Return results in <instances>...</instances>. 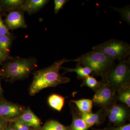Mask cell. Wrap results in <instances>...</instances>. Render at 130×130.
<instances>
[{
    "label": "cell",
    "mask_w": 130,
    "mask_h": 130,
    "mask_svg": "<svg viewBox=\"0 0 130 130\" xmlns=\"http://www.w3.org/2000/svg\"><path fill=\"white\" fill-rule=\"evenodd\" d=\"M77 64L89 68L93 76L104 78L113 68L115 60L100 51L93 50L82 55L74 59Z\"/></svg>",
    "instance_id": "2"
},
{
    "label": "cell",
    "mask_w": 130,
    "mask_h": 130,
    "mask_svg": "<svg viewBox=\"0 0 130 130\" xmlns=\"http://www.w3.org/2000/svg\"><path fill=\"white\" fill-rule=\"evenodd\" d=\"M76 65V67L75 68H67L61 67L60 69H63L64 70L63 74L68 73L75 72L77 74L78 78L83 79L92 73V70L89 68L83 67L78 64Z\"/></svg>",
    "instance_id": "12"
},
{
    "label": "cell",
    "mask_w": 130,
    "mask_h": 130,
    "mask_svg": "<svg viewBox=\"0 0 130 130\" xmlns=\"http://www.w3.org/2000/svg\"><path fill=\"white\" fill-rule=\"evenodd\" d=\"M113 95V89L103 81L97 88L93 98V102L99 106H106L111 102Z\"/></svg>",
    "instance_id": "7"
},
{
    "label": "cell",
    "mask_w": 130,
    "mask_h": 130,
    "mask_svg": "<svg viewBox=\"0 0 130 130\" xmlns=\"http://www.w3.org/2000/svg\"><path fill=\"white\" fill-rule=\"evenodd\" d=\"M9 123L16 130H30L31 129L27 125L17 119L12 120Z\"/></svg>",
    "instance_id": "22"
},
{
    "label": "cell",
    "mask_w": 130,
    "mask_h": 130,
    "mask_svg": "<svg viewBox=\"0 0 130 130\" xmlns=\"http://www.w3.org/2000/svg\"><path fill=\"white\" fill-rule=\"evenodd\" d=\"M115 130H130V124L120 126L119 128H116Z\"/></svg>",
    "instance_id": "28"
},
{
    "label": "cell",
    "mask_w": 130,
    "mask_h": 130,
    "mask_svg": "<svg viewBox=\"0 0 130 130\" xmlns=\"http://www.w3.org/2000/svg\"><path fill=\"white\" fill-rule=\"evenodd\" d=\"M119 99L121 102L130 106V91L129 90H125L120 93L119 95Z\"/></svg>",
    "instance_id": "23"
},
{
    "label": "cell",
    "mask_w": 130,
    "mask_h": 130,
    "mask_svg": "<svg viewBox=\"0 0 130 130\" xmlns=\"http://www.w3.org/2000/svg\"><path fill=\"white\" fill-rule=\"evenodd\" d=\"M71 102L74 103L80 111L83 113H90L93 107V101L89 99L73 100Z\"/></svg>",
    "instance_id": "16"
},
{
    "label": "cell",
    "mask_w": 130,
    "mask_h": 130,
    "mask_svg": "<svg viewBox=\"0 0 130 130\" xmlns=\"http://www.w3.org/2000/svg\"><path fill=\"white\" fill-rule=\"evenodd\" d=\"M1 76L0 72V100L2 99L3 98V92L2 87L1 83Z\"/></svg>",
    "instance_id": "29"
},
{
    "label": "cell",
    "mask_w": 130,
    "mask_h": 130,
    "mask_svg": "<svg viewBox=\"0 0 130 130\" xmlns=\"http://www.w3.org/2000/svg\"><path fill=\"white\" fill-rule=\"evenodd\" d=\"M48 103L52 108L60 112L64 106L65 98L60 95L53 94L48 97Z\"/></svg>",
    "instance_id": "13"
},
{
    "label": "cell",
    "mask_w": 130,
    "mask_h": 130,
    "mask_svg": "<svg viewBox=\"0 0 130 130\" xmlns=\"http://www.w3.org/2000/svg\"><path fill=\"white\" fill-rule=\"evenodd\" d=\"M129 61V58L120 60L103 78V81L113 89H120L127 87L130 83Z\"/></svg>",
    "instance_id": "4"
},
{
    "label": "cell",
    "mask_w": 130,
    "mask_h": 130,
    "mask_svg": "<svg viewBox=\"0 0 130 130\" xmlns=\"http://www.w3.org/2000/svg\"><path fill=\"white\" fill-rule=\"evenodd\" d=\"M88 129L83 119L74 117L71 124L68 129V130H89Z\"/></svg>",
    "instance_id": "18"
},
{
    "label": "cell",
    "mask_w": 130,
    "mask_h": 130,
    "mask_svg": "<svg viewBox=\"0 0 130 130\" xmlns=\"http://www.w3.org/2000/svg\"><path fill=\"white\" fill-rule=\"evenodd\" d=\"M7 26L3 21L1 16L0 15V35H5L12 39V36Z\"/></svg>",
    "instance_id": "24"
},
{
    "label": "cell",
    "mask_w": 130,
    "mask_h": 130,
    "mask_svg": "<svg viewBox=\"0 0 130 130\" xmlns=\"http://www.w3.org/2000/svg\"><path fill=\"white\" fill-rule=\"evenodd\" d=\"M71 61H74V59L63 58L55 61L48 67L35 71L33 73L32 83L29 88L30 95H35L47 88L69 83L71 81L70 78L61 76L59 70L64 63Z\"/></svg>",
    "instance_id": "1"
},
{
    "label": "cell",
    "mask_w": 130,
    "mask_h": 130,
    "mask_svg": "<svg viewBox=\"0 0 130 130\" xmlns=\"http://www.w3.org/2000/svg\"><path fill=\"white\" fill-rule=\"evenodd\" d=\"M81 118L86 123L88 128L93 125L100 123L102 120V114L98 112L93 113H82Z\"/></svg>",
    "instance_id": "14"
},
{
    "label": "cell",
    "mask_w": 130,
    "mask_h": 130,
    "mask_svg": "<svg viewBox=\"0 0 130 130\" xmlns=\"http://www.w3.org/2000/svg\"><path fill=\"white\" fill-rule=\"evenodd\" d=\"M42 130H68L62 124L55 120H51L47 122Z\"/></svg>",
    "instance_id": "20"
},
{
    "label": "cell",
    "mask_w": 130,
    "mask_h": 130,
    "mask_svg": "<svg viewBox=\"0 0 130 130\" xmlns=\"http://www.w3.org/2000/svg\"><path fill=\"white\" fill-rule=\"evenodd\" d=\"M92 50L100 51L114 60H123L129 56L130 45L116 39H111L94 46Z\"/></svg>",
    "instance_id": "5"
},
{
    "label": "cell",
    "mask_w": 130,
    "mask_h": 130,
    "mask_svg": "<svg viewBox=\"0 0 130 130\" xmlns=\"http://www.w3.org/2000/svg\"><path fill=\"white\" fill-rule=\"evenodd\" d=\"M9 121L0 118V130H6Z\"/></svg>",
    "instance_id": "26"
},
{
    "label": "cell",
    "mask_w": 130,
    "mask_h": 130,
    "mask_svg": "<svg viewBox=\"0 0 130 130\" xmlns=\"http://www.w3.org/2000/svg\"><path fill=\"white\" fill-rule=\"evenodd\" d=\"M68 1V0H55L54 1L55 13L57 14Z\"/></svg>",
    "instance_id": "25"
},
{
    "label": "cell",
    "mask_w": 130,
    "mask_h": 130,
    "mask_svg": "<svg viewBox=\"0 0 130 130\" xmlns=\"http://www.w3.org/2000/svg\"><path fill=\"white\" fill-rule=\"evenodd\" d=\"M11 40L7 36L0 35V49L8 56L12 45Z\"/></svg>",
    "instance_id": "17"
},
{
    "label": "cell",
    "mask_w": 130,
    "mask_h": 130,
    "mask_svg": "<svg viewBox=\"0 0 130 130\" xmlns=\"http://www.w3.org/2000/svg\"><path fill=\"white\" fill-rule=\"evenodd\" d=\"M37 66L35 57L12 59L3 68L1 75L10 83L23 80L29 76Z\"/></svg>",
    "instance_id": "3"
},
{
    "label": "cell",
    "mask_w": 130,
    "mask_h": 130,
    "mask_svg": "<svg viewBox=\"0 0 130 130\" xmlns=\"http://www.w3.org/2000/svg\"><path fill=\"white\" fill-rule=\"evenodd\" d=\"M108 115L110 122L114 124H118L124 121L127 112L123 107L114 106L109 109Z\"/></svg>",
    "instance_id": "10"
},
{
    "label": "cell",
    "mask_w": 130,
    "mask_h": 130,
    "mask_svg": "<svg viewBox=\"0 0 130 130\" xmlns=\"http://www.w3.org/2000/svg\"><path fill=\"white\" fill-rule=\"evenodd\" d=\"M31 128L41 129V120L31 111L30 108L25 109L21 115L17 118Z\"/></svg>",
    "instance_id": "9"
},
{
    "label": "cell",
    "mask_w": 130,
    "mask_h": 130,
    "mask_svg": "<svg viewBox=\"0 0 130 130\" xmlns=\"http://www.w3.org/2000/svg\"><path fill=\"white\" fill-rule=\"evenodd\" d=\"M48 0H27L25 1L23 8L24 11L29 14L36 13L48 3Z\"/></svg>",
    "instance_id": "11"
},
{
    "label": "cell",
    "mask_w": 130,
    "mask_h": 130,
    "mask_svg": "<svg viewBox=\"0 0 130 130\" xmlns=\"http://www.w3.org/2000/svg\"><path fill=\"white\" fill-rule=\"evenodd\" d=\"M8 55L0 49V63L4 62L6 60Z\"/></svg>",
    "instance_id": "27"
},
{
    "label": "cell",
    "mask_w": 130,
    "mask_h": 130,
    "mask_svg": "<svg viewBox=\"0 0 130 130\" xmlns=\"http://www.w3.org/2000/svg\"><path fill=\"white\" fill-rule=\"evenodd\" d=\"M6 130H16L13 128V127L11 125L10 123H9L7 127Z\"/></svg>",
    "instance_id": "30"
},
{
    "label": "cell",
    "mask_w": 130,
    "mask_h": 130,
    "mask_svg": "<svg viewBox=\"0 0 130 130\" xmlns=\"http://www.w3.org/2000/svg\"><path fill=\"white\" fill-rule=\"evenodd\" d=\"M83 79V85L88 86L93 89H97L101 84V83L98 81L94 77L90 75L86 77Z\"/></svg>",
    "instance_id": "21"
},
{
    "label": "cell",
    "mask_w": 130,
    "mask_h": 130,
    "mask_svg": "<svg viewBox=\"0 0 130 130\" xmlns=\"http://www.w3.org/2000/svg\"><path fill=\"white\" fill-rule=\"evenodd\" d=\"M26 109L24 107L18 104L0 100V118L9 122L19 117Z\"/></svg>",
    "instance_id": "6"
},
{
    "label": "cell",
    "mask_w": 130,
    "mask_h": 130,
    "mask_svg": "<svg viewBox=\"0 0 130 130\" xmlns=\"http://www.w3.org/2000/svg\"><path fill=\"white\" fill-rule=\"evenodd\" d=\"M25 1L24 0H4L1 1L2 6L7 11L22 9Z\"/></svg>",
    "instance_id": "15"
},
{
    "label": "cell",
    "mask_w": 130,
    "mask_h": 130,
    "mask_svg": "<svg viewBox=\"0 0 130 130\" xmlns=\"http://www.w3.org/2000/svg\"><path fill=\"white\" fill-rule=\"evenodd\" d=\"M114 11L118 12L120 14L121 19L127 23L129 25L130 24V5H127L121 8H118L113 7H111Z\"/></svg>",
    "instance_id": "19"
},
{
    "label": "cell",
    "mask_w": 130,
    "mask_h": 130,
    "mask_svg": "<svg viewBox=\"0 0 130 130\" xmlns=\"http://www.w3.org/2000/svg\"><path fill=\"white\" fill-rule=\"evenodd\" d=\"M30 130H40V129H35V128H31Z\"/></svg>",
    "instance_id": "31"
},
{
    "label": "cell",
    "mask_w": 130,
    "mask_h": 130,
    "mask_svg": "<svg viewBox=\"0 0 130 130\" xmlns=\"http://www.w3.org/2000/svg\"><path fill=\"white\" fill-rule=\"evenodd\" d=\"M23 11L22 9H16L9 12L5 20V25L8 29L13 30L18 28H27Z\"/></svg>",
    "instance_id": "8"
}]
</instances>
